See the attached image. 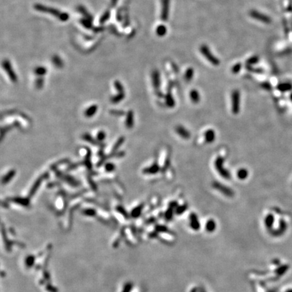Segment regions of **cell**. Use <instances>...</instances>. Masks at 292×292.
<instances>
[{
  "label": "cell",
  "mask_w": 292,
  "mask_h": 292,
  "mask_svg": "<svg viewBox=\"0 0 292 292\" xmlns=\"http://www.w3.org/2000/svg\"><path fill=\"white\" fill-rule=\"evenodd\" d=\"M77 10H78L79 12L81 13V14L83 15L85 18H87V19L89 20H91V21L93 22V16L90 14L88 12V11L86 10L85 7H83V6H79L78 7H77Z\"/></svg>",
  "instance_id": "7402d4cb"
},
{
  "label": "cell",
  "mask_w": 292,
  "mask_h": 292,
  "mask_svg": "<svg viewBox=\"0 0 292 292\" xmlns=\"http://www.w3.org/2000/svg\"><path fill=\"white\" fill-rule=\"evenodd\" d=\"M290 98H291V99L292 100V93H291V95H290Z\"/></svg>",
  "instance_id": "c3c4849f"
},
{
  "label": "cell",
  "mask_w": 292,
  "mask_h": 292,
  "mask_svg": "<svg viewBox=\"0 0 292 292\" xmlns=\"http://www.w3.org/2000/svg\"><path fill=\"white\" fill-rule=\"evenodd\" d=\"M160 170V167L158 164L157 162H154L151 166L143 168L142 172L144 175H156L159 172Z\"/></svg>",
  "instance_id": "8fae6325"
},
{
  "label": "cell",
  "mask_w": 292,
  "mask_h": 292,
  "mask_svg": "<svg viewBox=\"0 0 292 292\" xmlns=\"http://www.w3.org/2000/svg\"><path fill=\"white\" fill-rule=\"evenodd\" d=\"M277 89L281 92L289 91L291 89V85L289 83H281L277 86Z\"/></svg>",
  "instance_id": "e575fe53"
},
{
  "label": "cell",
  "mask_w": 292,
  "mask_h": 292,
  "mask_svg": "<svg viewBox=\"0 0 292 292\" xmlns=\"http://www.w3.org/2000/svg\"><path fill=\"white\" fill-rule=\"evenodd\" d=\"M10 201H11V202H12L16 203V204H20L24 206H28L29 204V199H26V198H20V197L12 198H10Z\"/></svg>",
  "instance_id": "e0dca14e"
},
{
  "label": "cell",
  "mask_w": 292,
  "mask_h": 292,
  "mask_svg": "<svg viewBox=\"0 0 292 292\" xmlns=\"http://www.w3.org/2000/svg\"><path fill=\"white\" fill-rule=\"evenodd\" d=\"M34 8L39 12L50 14L63 22L67 21L70 18L69 14L67 12H62L57 9L52 8V7H47L41 4H35L34 5Z\"/></svg>",
  "instance_id": "6da1fadb"
},
{
  "label": "cell",
  "mask_w": 292,
  "mask_h": 292,
  "mask_svg": "<svg viewBox=\"0 0 292 292\" xmlns=\"http://www.w3.org/2000/svg\"><path fill=\"white\" fill-rule=\"evenodd\" d=\"M125 125L128 129H131L134 125V115L133 112L129 110L127 113L126 120H125Z\"/></svg>",
  "instance_id": "9a60e30c"
},
{
  "label": "cell",
  "mask_w": 292,
  "mask_h": 292,
  "mask_svg": "<svg viewBox=\"0 0 292 292\" xmlns=\"http://www.w3.org/2000/svg\"><path fill=\"white\" fill-rule=\"evenodd\" d=\"M189 96H190V99L191 100V102H192L193 104H198V102H200V95L198 90L196 89L191 90L190 93H189Z\"/></svg>",
  "instance_id": "ffe728a7"
},
{
  "label": "cell",
  "mask_w": 292,
  "mask_h": 292,
  "mask_svg": "<svg viewBox=\"0 0 292 292\" xmlns=\"http://www.w3.org/2000/svg\"><path fill=\"white\" fill-rule=\"evenodd\" d=\"M47 177H48V174H47V173H45V174L41 175V176L36 180L35 182H34V184L33 185V186L31 187L30 191H29V197H33V196L35 195L36 191H37V189L39 188L41 185H42V182L44 181L45 179H47Z\"/></svg>",
  "instance_id": "52a82bcc"
},
{
  "label": "cell",
  "mask_w": 292,
  "mask_h": 292,
  "mask_svg": "<svg viewBox=\"0 0 292 292\" xmlns=\"http://www.w3.org/2000/svg\"><path fill=\"white\" fill-rule=\"evenodd\" d=\"M125 140V138L124 137H119L117 140V141H116L115 144H114L113 145V147H112V152H116V151H117L118 148H119L120 146H121V145L123 143H124V141Z\"/></svg>",
  "instance_id": "f546056e"
},
{
  "label": "cell",
  "mask_w": 292,
  "mask_h": 292,
  "mask_svg": "<svg viewBox=\"0 0 292 292\" xmlns=\"http://www.w3.org/2000/svg\"><path fill=\"white\" fill-rule=\"evenodd\" d=\"M125 97V92L123 93H118L117 95H115V96L112 97L110 99V101L112 104H118L120 102H121L122 100L124 99Z\"/></svg>",
  "instance_id": "d4e9b609"
},
{
  "label": "cell",
  "mask_w": 292,
  "mask_h": 292,
  "mask_svg": "<svg viewBox=\"0 0 292 292\" xmlns=\"http://www.w3.org/2000/svg\"><path fill=\"white\" fill-rule=\"evenodd\" d=\"M52 61L53 62L54 64L55 65V67H56L57 68H62L64 66L63 62L62 60V59L59 57L58 55H54V56H52Z\"/></svg>",
  "instance_id": "4316f807"
},
{
  "label": "cell",
  "mask_w": 292,
  "mask_h": 292,
  "mask_svg": "<svg viewBox=\"0 0 292 292\" xmlns=\"http://www.w3.org/2000/svg\"><path fill=\"white\" fill-rule=\"evenodd\" d=\"M204 137V140L207 143H213L216 139L215 131L213 129H208L206 131H205Z\"/></svg>",
  "instance_id": "5bb4252c"
},
{
  "label": "cell",
  "mask_w": 292,
  "mask_h": 292,
  "mask_svg": "<svg viewBox=\"0 0 292 292\" xmlns=\"http://www.w3.org/2000/svg\"><path fill=\"white\" fill-rule=\"evenodd\" d=\"M190 219V226L193 229L198 230L200 228V223L198 216L195 213H191L189 216Z\"/></svg>",
  "instance_id": "2e32d148"
},
{
  "label": "cell",
  "mask_w": 292,
  "mask_h": 292,
  "mask_svg": "<svg viewBox=\"0 0 292 292\" xmlns=\"http://www.w3.org/2000/svg\"><path fill=\"white\" fill-rule=\"evenodd\" d=\"M106 134L104 131H100L97 133V140L99 141V142H102L105 139H106Z\"/></svg>",
  "instance_id": "ab89813d"
},
{
  "label": "cell",
  "mask_w": 292,
  "mask_h": 292,
  "mask_svg": "<svg viewBox=\"0 0 292 292\" xmlns=\"http://www.w3.org/2000/svg\"><path fill=\"white\" fill-rule=\"evenodd\" d=\"M258 60H259L258 57L257 56H254L248 59L247 62H246V64H247L248 65H253L254 64H256L258 62Z\"/></svg>",
  "instance_id": "f35d334b"
},
{
  "label": "cell",
  "mask_w": 292,
  "mask_h": 292,
  "mask_svg": "<svg viewBox=\"0 0 292 292\" xmlns=\"http://www.w3.org/2000/svg\"><path fill=\"white\" fill-rule=\"evenodd\" d=\"M143 208V204H140L138 206L135 208L131 212V216L134 218L138 217V216L141 214V212H142Z\"/></svg>",
  "instance_id": "1f68e13d"
},
{
  "label": "cell",
  "mask_w": 292,
  "mask_h": 292,
  "mask_svg": "<svg viewBox=\"0 0 292 292\" xmlns=\"http://www.w3.org/2000/svg\"><path fill=\"white\" fill-rule=\"evenodd\" d=\"M224 162V158L221 156H218L214 161V167L221 177L225 179L229 180L231 179V174H230L229 171L225 168Z\"/></svg>",
  "instance_id": "7a4b0ae2"
},
{
  "label": "cell",
  "mask_w": 292,
  "mask_h": 292,
  "mask_svg": "<svg viewBox=\"0 0 292 292\" xmlns=\"http://www.w3.org/2000/svg\"><path fill=\"white\" fill-rule=\"evenodd\" d=\"M249 175L248 170L245 168H240L237 172V177L239 180H245L248 178Z\"/></svg>",
  "instance_id": "cb8c5ba5"
},
{
  "label": "cell",
  "mask_w": 292,
  "mask_h": 292,
  "mask_svg": "<svg viewBox=\"0 0 292 292\" xmlns=\"http://www.w3.org/2000/svg\"><path fill=\"white\" fill-rule=\"evenodd\" d=\"M110 15H111V13H110V11L109 10H107L105 11L104 13L102 15V16L100 17V18H99V24H104L105 22L107 21V20L110 19Z\"/></svg>",
  "instance_id": "4dcf8cb0"
},
{
  "label": "cell",
  "mask_w": 292,
  "mask_h": 292,
  "mask_svg": "<svg viewBox=\"0 0 292 292\" xmlns=\"http://www.w3.org/2000/svg\"><path fill=\"white\" fill-rule=\"evenodd\" d=\"M104 30V28L102 26H97V27H93V31L95 32V33H99L100 31H102Z\"/></svg>",
  "instance_id": "bcb514c9"
},
{
  "label": "cell",
  "mask_w": 292,
  "mask_h": 292,
  "mask_svg": "<svg viewBox=\"0 0 292 292\" xmlns=\"http://www.w3.org/2000/svg\"><path fill=\"white\" fill-rule=\"evenodd\" d=\"M43 84H44V79H43L42 77H39L35 81L36 88L40 89H42L43 87Z\"/></svg>",
  "instance_id": "d590c367"
},
{
  "label": "cell",
  "mask_w": 292,
  "mask_h": 292,
  "mask_svg": "<svg viewBox=\"0 0 292 292\" xmlns=\"http://www.w3.org/2000/svg\"><path fill=\"white\" fill-rule=\"evenodd\" d=\"M213 187L216 190H217L228 198H232L234 195V191L233 190H232V189L225 185L220 182L214 181L213 182Z\"/></svg>",
  "instance_id": "5b68a950"
},
{
  "label": "cell",
  "mask_w": 292,
  "mask_h": 292,
  "mask_svg": "<svg viewBox=\"0 0 292 292\" xmlns=\"http://www.w3.org/2000/svg\"><path fill=\"white\" fill-rule=\"evenodd\" d=\"M68 162V160H67V159H64V160H61L60 162H58L56 163V164H54L53 165H52L51 166V168H52V169H54V167H57V166H58V165H60V164H65V163Z\"/></svg>",
  "instance_id": "ee69618b"
},
{
  "label": "cell",
  "mask_w": 292,
  "mask_h": 292,
  "mask_svg": "<svg viewBox=\"0 0 292 292\" xmlns=\"http://www.w3.org/2000/svg\"><path fill=\"white\" fill-rule=\"evenodd\" d=\"M241 68V64L240 63H237L235 65H234L233 67L231 68V72L233 73V74H237L239 71H240Z\"/></svg>",
  "instance_id": "b9f144b4"
},
{
  "label": "cell",
  "mask_w": 292,
  "mask_h": 292,
  "mask_svg": "<svg viewBox=\"0 0 292 292\" xmlns=\"http://www.w3.org/2000/svg\"><path fill=\"white\" fill-rule=\"evenodd\" d=\"M15 175H16V170L14 169L10 170L9 172H7V174L4 175L3 178H2L1 180L2 184L6 185L8 183V182H10L11 180L13 179V177L15 176Z\"/></svg>",
  "instance_id": "d6986e66"
},
{
  "label": "cell",
  "mask_w": 292,
  "mask_h": 292,
  "mask_svg": "<svg viewBox=\"0 0 292 292\" xmlns=\"http://www.w3.org/2000/svg\"><path fill=\"white\" fill-rule=\"evenodd\" d=\"M98 107L97 105H91V106L89 107L88 108L86 109V110L84 112V115L87 118H91L92 116H94L96 113V112L97 111Z\"/></svg>",
  "instance_id": "ac0fdd59"
},
{
  "label": "cell",
  "mask_w": 292,
  "mask_h": 292,
  "mask_svg": "<svg viewBox=\"0 0 292 292\" xmlns=\"http://www.w3.org/2000/svg\"><path fill=\"white\" fill-rule=\"evenodd\" d=\"M84 213L87 214V215L93 216L95 214V212L94 210H93V209H87V210H84Z\"/></svg>",
  "instance_id": "f6af8a7d"
},
{
  "label": "cell",
  "mask_w": 292,
  "mask_h": 292,
  "mask_svg": "<svg viewBox=\"0 0 292 292\" xmlns=\"http://www.w3.org/2000/svg\"><path fill=\"white\" fill-rule=\"evenodd\" d=\"M114 85H115V89L118 91V93L125 92L124 87H123L122 83L119 81H115V83H114Z\"/></svg>",
  "instance_id": "8d00e7d4"
},
{
  "label": "cell",
  "mask_w": 292,
  "mask_h": 292,
  "mask_svg": "<svg viewBox=\"0 0 292 292\" xmlns=\"http://www.w3.org/2000/svg\"><path fill=\"white\" fill-rule=\"evenodd\" d=\"M200 51L201 52V53L204 56L205 58L207 59V60L210 62L211 64H213L214 66H218L220 64V61H219L218 59L215 57L213 55V54L212 53L210 50L209 47L206 45H201V47H200Z\"/></svg>",
  "instance_id": "277c9868"
},
{
  "label": "cell",
  "mask_w": 292,
  "mask_h": 292,
  "mask_svg": "<svg viewBox=\"0 0 292 292\" xmlns=\"http://www.w3.org/2000/svg\"><path fill=\"white\" fill-rule=\"evenodd\" d=\"M241 95L239 90L235 89L231 93V110L234 115H238L240 112Z\"/></svg>",
  "instance_id": "3957f363"
},
{
  "label": "cell",
  "mask_w": 292,
  "mask_h": 292,
  "mask_svg": "<svg viewBox=\"0 0 292 292\" xmlns=\"http://www.w3.org/2000/svg\"><path fill=\"white\" fill-rule=\"evenodd\" d=\"M152 84L155 89H159L160 87V74L158 70H155L152 72Z\"/></svg>",
  "instance_id": "4fadbf2b"
},
{
  "label": "cell",
  "mask_w": 292,
  "mask_h": 292,
  "mask_svg": "<svg viewBox=\"0 0 292 292\" xmlns=\"http://www.w3.org/2000/svg\"><path fill=\"white\" fill-rule=\"evenodd\" d=\"M193 74H194V70L192 68H188V70H186L185 73V79L187 82L191 81V80L193 79Z\"/></svg>",
  "instance_id": "d6a6232c"
},
{
  "label": "cell",
  "mask_w": 292,
  "mask_h": 292,
  "mask_svg": "<svg viewBox=\"0 0 292 292\" xmlns=\"http://www.w3.org/2000/svg\"><path fill=\"white\" fill-rule=\"evenodd\" d=\"M115 170V165L113 163L108 162L105 165V170L107 172H112Z\"/></svg>",
  "instance_id": "74e56055"
},
{
  "label": "cell",
  "mask_w": 292,
  "mask_h": 292,
  "mask_svg": "<svg viewBox=\"0 0 292 292\" xmlns=\"http://www.w3.org/2000/svg\"><path fill=\"white\" fill-rule=\"evenodd\" d=\"M82 138H83L85 141H87V142L91 143V144H93L94 145H102L100 142H99L97 140H95V139L93 138L91 136V135L89 133L83 134V136H82Z\"/></svg>",
  "instance_id": "44dd1931"
},
{
  "label": "cell",
  "mask_w": 292,
  "mask_h": 292,
  "mask_svg": "<svg viewBox=\"0 0 292 292\" xmlns=\"http://www.w3.org/2000/svg\"><path fill=\"white\" fill-rule=\"evenodd\" d=\"M250 16L252 17L254 19H256L257 20H259V21H261L262 22H264V23L268 24L270 23L271 20V18L268 16H267L266 15H264L263 14H262L261 12H258L256 10H252L250 12Z\"/></svg>",
  "instance_id": "9c48e42d"
},
{
  "label": "cell",
  "mask_w": 292,
  "mask_h": 292,
  "mask_svg": "<svg viewBox=\"0 0 292 292\" xmlns=\"http://www.w3.org/2000/svg\"><path fill=\"white\" fill-rule=\"evenodd\" d=\"M216 223L213 219H209L206 222V229L208 232H213L216 229Z\"/></svg>",
  "instance_id": "83f0119b"
},
{
  "label": "cell",
  "mask_w": 292,
  "mask_h": 292,
  "mask_svg": "<svg viewBox=\"0 0 292 292\" xmlns=\"http://www.w3.org/2000/svg\"><path fill=\"white\" fill-rule=\"evenodd\" d=\"M175 131L176 133L181 137V138L185 139V140H188L191 137V133L185 127L181 126V125H178L175 128Z\"/></svg>",
  "instance_id": "7c38bea8"
},
{
  "label": "cell",
  "mask_w": 292,
  "mask_h": 292,
  "mask_svg": "<svg viewBox=\"0 0 292 292\" xmlns=\"http://www.w3.org/2000/svg\"><path fill=\"white\" fill-rule=\"evenodd\" d=\"M56 175L59 178H61V179L64 180V181L68 182V184L70 185L71 186L73 187H78L80 185L79 182L74 179V177H72V176L68 175H64L62 174V173L60 172H57Z\"/></svg>",
  "instance_id": "30bf717a"
},
{
  "label": "cell",
  "mask_w": 292,
  "mask_h": 292,
  "mask_svg": "<svg viewBox=\"0 0 292 292\" xmlns=\"http://www.w3.org/2000/svg\"><path fill=\"white\" fill-rule=\"evenodd\" d=\"M34 72L37 76L43 77L47 73V68L44 67H38L35 68Z\"/></svg>",
  "instance_id": "836d02e7"
},
{
  "label": "cell",
  "mask_w": 292,
  "mask_h": 292,
  "mask_svg": "<svg viewBox=\"0 0 292 292\" xmlns=\"http://www.w3.org/2000/svg\"><path fill=\"white\" fill-rule=\"evenodd\" d=\"M187 208H188V206H187L186 204H183V205H181V206H178L176 208V210H175V212H176V213L177 214H181L185 212Z\"/></svg>",
  "instance_id": "60d3db41"
},
{
  "label": "cell",
  "mask_w": 292,
  "mask_h": 292,
  "mask_svg": "<svg viewBox=\"0 0 292 292\" xmlns=\"http://www.w3.org/2000/svg\"><path fill=\"white\" fill-rule=\"evenodd\" d=\"M118 0H111L110 1V5L112 7H115L116 6V4H117Z\"/></svg>",
  "instance_id": "7dc6e473"
},
{
  "label": "cell",
  "mask_w": 292,
  "mask_h": 292,
  "mask_svg": "<svg viewBox=\"0 0 292 292\" xmlns=\"http://www.w3.org/2000/svg\"><path fill=\"white\" fill-rule=\"evenodd\" d=\"M110 114L112 115L115 116H121L125 115V112L122 110H110Z\"/></svg>",
  "instance_id": "7bdbcfd3"
},
{
  "label": "cell",
  "mask_w": 292,
  "mask_h": 292,
  "mask_svg": "<svg viewBox=\"0 0 292 292\" xmlns=\"http://www.w3.org/2000/svg\"><path fill=\"white\" fill-rule=\"evenodd\" d=\"M166 33H167V29H166L165 25L160 24L157 26L156 29V33L158 36H163L166 35Z\"/></svg>",
  "instance_id": "484cf974"
},
{
  "label": "cell",
  "mask_w": 292,
  "mask_h": 292,
  "mask_svg": "<svg viewBox=\"0 0 292 292\" xmlns=\"http://www.w3.org/2000/svg\"><path fill=\"white\" fill-rule=\"evenodd\" d=\"M2 67H3L4 69L5 70L7 74L8 75L9 78H10V79L12 81V83H17L18 81L17 75L15 73V72L14 71L12 64H11L10 61L7 60V59L4 60L3 62H2Z\"/></svg>",
  "instance_id": "8992f818"
},
{
  "label": "cell",
  "mask_w": 292,
  "mask_h": 292,
  "mask_svg": "<svg viewBox=\"0 0 292 292\" xmlns=\"http://www.w3.org/2000/svg\"><path fill=\"white\" fill-rule=\"evenodd\" d=\"M80 23L83 25V26L85 27V29H93L92 21H91V20L87 19V18H81V19H80Z\"/></svg>",
  "instance_id": "f1b7e54d"
},
{
  "label": "cell",
  "mask_w": 292,
  "mask_h": 292,
  "mask_svg": "<svg viewBox=\"0 0 292 292\" xmlns=\"http://www.w3.org/2000/svg\"><path fill=\"white\" fill-rule=\"evenodd\" d=\"M162 8H161V19L166 21L168 20L170 12V0H161Z\"/></svg>",
  "instance_id": "ba28073f"
},
{
  "label": "cell",
  "mask_w": 292,
  "mask_h": 292,
  "mask_svg": "<svg viewBox=\"0 0 292 292\" xmlns=\"http://www.w3.org/2000/svg\"><path fill=\"white\" fill-rule=\"evenodd\" d=\"M165 103L168 108H173L175 106V100L171 93H168L165 96Z\"/></svg>",
  "instance_id": "603a6c76"
}]
</instances>
